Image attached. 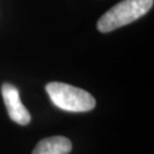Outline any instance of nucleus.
<instances>
[{"label":"nucleus","mask_w":154,"mask_h":154,"mask_svg":"<svg viewBox=\"0 0 154 154\" xmlns=\"http://www.w3.org/2000/svg\"><path fill=\"white\" fill-rule=\"evenodd\" d=\"M154 0H122L104 13L97 22V30L107 33L137 21L153 7Z\"/></svg>","instance_id":"f257e3e1"},{"label":"nucleus","mask_w":154,"mask_h":154,"mask_svg":"<svg viewBox=\"0 0 154 154\" xmlns=\"http://www.w3.org/2000/svg\"><path fill=\"white\" fill-rule=\"evenodd\" d=\"M46 91L54 105L64 111L88 112L96 106V99L91 94L67 83L49 82L46 85Z\"/></svg>","instance_id":"f03ea898"},{"label":"nucleus","mask_w":154,"mask_h":154,"mask_svg":"<svg viewBox=\"0 0 154 154\" xmlns=\"http://www.w3.org/2000/svg\"><path fill=\"white\" fill-rule=\"evenodd\" d=\"M1 94L9 118L17 125L26 126L31 121V114L21 102L18 89L11 83H4L1 87Z\"/></svg>","instance_id":"7ed1b4c3"},{"label":"nucleus","mask_w":154,"mask_h":154,"mask_svg":"<svg viewBox=\"0 0 154 154\" xmlns=\"http://www.w3.org/2000/svg\"><path fill=\"white\" fill-rule=\"evenodd\" d=\"M72 149V143L69 138L54 136L41 139L34 147L32 154H69Z\"/></svg>","instance_id":"20e7f679"}]
</instances>
